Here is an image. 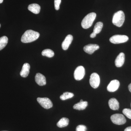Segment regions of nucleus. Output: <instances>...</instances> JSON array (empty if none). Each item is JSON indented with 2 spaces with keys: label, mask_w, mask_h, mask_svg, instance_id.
Returning <instances> with one entry per match:
<instances>
[{
  "label": "nucleus",
  "mask_w": 131,
  "mask_h": 131,
  "mask_svg": "<svg viewBox=\"0 0 131 131\" xmlns=\"http://www.w3.org/2000/svg\"><path fill=\"white\" fill-rule=\"evenodd\" d=\"M108 105L109 107L112 110H118L119 108V103L117 99L115 98H112L108 101Z\"/></svg>",
  "instance_id": "14"
},
{
  "label": "nucleus",
  "mask_w": 131,
  "mask_h": 131,
  "mask_svg": "<svg viewBox=\"0 0 131 131\" xmlns=\"http://www.w3.org/2000/svg\"><path fill=\"white\" fill-rule=\"evenodd\" d=\"M83 100H80V102H83Z\"/></svg>",
  "instance_id": "30"
},
{
  "label": "nucleus",
  "mask_w": 131,
  "mask_h": 131,
  "mask_svg": "<svg viewBox=\"0 0 131 131\" xmlns=\"http://www.w3.org/2000/svg\"><path fill=\"white\" fill-rule=\"evenodd\" d=\"M73 36L70 34H69L66 36L64 40L62 43V48L63 50H68L73 41Z\"/></svg>",
  "instance_id": "11"
},
{
  "label": "nucleus",
  "mask_w": 131,
  "mask_h": 131,
  "mask_svg": "<svg viewBox=\"0 0 131 131\" xmlns=\"http://www.w3.org/2000/svg\"><path fill=\"white\" fill-rule=\"evenodd\" d=\"M124 131H131V126H129L127 127V128L125 129Z\"/></svg>",
  "instance_id": "27"
},
{
  "label": "nucleus",
  "mask_w": 131,
  "mask_h": 131,
  "mask_svg": "<svg viewBox=\"0 0 131 131\" xmlns=\"http://www.w3.org/2000/svg\"><path fill=\"white\" fill-rule=\"evenodd\" d=\"M35 81L37 84L40 86L46 84V79L44 75L40 73H37L35 76Z\"/></svg>",
  "instance_id": "12"
},
{
  "label": "nucleus",
  "mask_w": 131,
  "mask_h": 131,
  "mask_svg": "<svg viewBox=\"0 0 131 131\" xmlns=\"http://www.w3.org/2000/svg\"><path fill=\"white\" fill-rule=\"evenodd\" d=\"M128 89H129V91L131 93V83L129 84V86H128Z\"/></svg>",
  "instance_id": "28"
},
{
  "label": "nucleus",
  "mask_w": 131,
  "mask_h": 131,
  "mask_svg": "<svg viewBox=\"0 0 131 131\" xmlns=\"http://www.w3.org/2000/svg\"><path fill=\"white\" fill-rule=\"evenodd\" d=\"M28 9L29 11L35 14H38L40 12V7L39 5L36 3L32 4L28 6Z\"/></svg>",
  "instance_id": "16"
},
{
  "label": "nucleus",
  "mask_w": 131,
  "mask_h": 131,
  "mask_svg": "<svg viewBox=\"0 0 131 131\" xmlns=\"http://www.w3.org/2000/svg\"><path fill=\"white\" fill-rule=\"evenodd\" d=\"M39 36L40 34L38 32L32 30H27L22 35L21 40L24 43H30L37 39Z\"/></svg>",
  "instance_id": "1"
},
{
  "label": "nucleus",
  "mask_w": 131,
  "mask_h": 131,
  "mask_svg": "<svg viewBox=\"0 0 131 131\" xmlns=\"http://www.w3.org/2000/svg\"><path fill=\"white\" fill-rule=\"evenodd\" d=\"M110 118L113 123L117 125H123L126 122V119L124 115L120 114L113 115Z\"/></svg>",
  "instance_id": "5"
},
{
  "label": "nucleus",
  "mask_w": 131,
  "mask_h": 131,
  "mask_svg": "<svg viewBox=\"0 0 131 131\" xmlns=\"http://www.w3.org/2000/svg\"><path fill=\"white\" fill-rule=\"evenodd\" d=\"M42 56L48 58H52L54 56V53L53 51L50 49H45L42 52Z\"/></svg>",
  "instance_id": "21"
},
{
  "label": "nucleus",
  "mask_w": 131,
  "mask_h": 131,
  "mask_svg": "<svg viewBox=\"0 0 131 131\" xmlns=\"http://www.w3.org/2000/svg\"><path fill=\"white\" fill-rule=\"evenodd\" d=\"M123 114L127 118L131 119V110L129 108H125L122 111Z\"/></svg>",
  "instance_id": "23"
},
{
  "label": "nucleus",
  "mask_w": 131,
  "mask_h": 131,
  "mask_svg": "<svg viewBox=\"0 0 131 131\" xmlns=\"http://www.w3.org/2000/svg\"><path fill=\"white\" fill-rule=\"evenodd\" d=\"M86 127L84 125H79L78 126L76 129V131H86Z\"/></svg>",
  "instance_id": "24"
},
{
  "label": "nucleus",
  "mask_w": 131,
  "mask_h": 131,
  "mask_svg": "<svg viewBox=\"0 0 131 131\" xmlns=\"http://www.w3.org/2000/svg\"><path fill=\"white\" fill-rule=\"evenodd\" d=\"M100 82V76L96 73L91 74L90 79V84L94 89L97 88L99 87Z\"/></svg>",
  "instance_id": "6"
},
{
  "label": "nucleus",
  "mask_w": 131,
  "mask_h": 131,
  "mask_svg": "<svg viewBox=\"0 0 131 131\" xmlns=\"http://www.w3.org/2000/svg\"><path fill=\"white\" fill-rule=\"evenodd\" d=\"M69 120V119L65 117L62 118L57 124V126L59 128H63L68 126Z\"/></svg>",
  "instance_id": "18"
},
{
  "label": "nucleus",
  "mask_w": 131,
  "mask_h": 131,
  "mask_svg": "<svg viewBox=\"0 0 131 131\" xmlns=\"http://www.w3.org/2000/svg\"><path fill=\"white\" fill-rule=\"evenodd\" d=\"M103 24L102 22L99 21L95 24L94 27L93 32L97 34L100 33L103 28Z\"/></svg>",
  "instance_id": "19"
},
{
  "label": "nucleus",
  "mask_w": 131,
  "mask_h": 131,
  "mask_svg": "<svg viewBox=\"0 0 131 131\" xmlns=\"http://www.w3.org/2000/svg\"><path fill=\"white\" fill-rule=\"evenodd\" d=\"M37 101L40 105L45 109H49L53 106V104L49 98L46 97H45V98L39 97L37 99Z\"/></svg>",
  "instance_id": "7"
},
{
  "label": "nucleus",
  "mask_w": 131,
  "mask_h": 131,
  "mask_svg": "<svg viewBox=\"0 0 131 131\" xmlns=\"http://www.w3.org/2000/svg\"><path fill=\"white\" fill-rule=\"evenodd\" d=\"M100 47L98 45L90 44L85 46L83 47V50L86 53L89 54H92L95 51L99 49Z\"/></svg>",
  "instance_id": "10"
},
{
  "label": "nucleus",
  "mask_w": 131,
  "mask_h": 131,
  "mask_svg": "<svg viewBox=\"0 0 131 131\" xmlns=\"http://www.w3.org/2000/svg\"><path fill=\"white\" fill-rule=\"evenodd\" d=\"M1 24H0V27H1Z\"/></svg>",
  "instance_id": "31"
},
{
  "label": "nucleus",
  "mask_w": 131,
  "mask_h": 131,
  "mask_svg": "<svg viewBox=\"0 0 131 131\" xmlns=\"http://www.w3.org/2000/svg\"><path fill=\"white\" fill-rule=\"evenodd\" d=\"M30 64L28 63L24 64L22 67V69L20 72V75L22 77L26 78L28 76L30 72Z\"/></svg>",
  "instance_id": "15"
},
{
  "label": "nucleus",
  "mask_w": 131,
  "mask_h": 131,
  "mask_svg": "<svg viewBox=\"0 0 131 131\" xmlns=\"http://www.w3.org/2000/svg\"><path fill=\"white\" fill-rule=\"evenodd\" d=\"M125 20V15L122 11H119L114 14L113 16V24L118 27L123 25Z\"/></svg>",
  "instance_id": "3"
},
{
  "label": "nucleus",
  "mask_w": 131,
  "mask_h": 131,
  "mask_svg": "<svg viewBox=\"0 0 131 131\" xmlns=\"http://www.w3.org/2000/svg\"><path fill=\"white\" fill-rule=\"evenodd\" d=\"M8 38L6 36H3L0 38V50L4 49L7 45Z\"/></svg>",
  "instance_id": "20"
},
{
  "label": "nucleus",
  "mask_w": 131,
  "mask_h": 131,
  "mask_svg": "<svg viewBox=\"0 0 131 131\" xmlns=\"http://www.w3.org/2000/svg\"><path fill=\"white\" fill-rule=\"evenodd\" d=\"M74 96L73 93L66 92L64 93L63 94L60 96V98L62 100H65L68 99L73 98Z\"/></svg>",
  "instance_id": "22"
},
{
  "label": "nucleus",
  "mask_w": 131,
  "mask_h": 131,
  "mask_svg": "<svg viewBox=\"0 0 131 131\" xmlns=\"http://www.w3.org/2000/svg\"><path fill=\"white\" fill-rule=\"evenodd\" d=\"M120 83L118 80H112L110 82L107 87V90L109 92H114L117 91L119 88Z\"/></svg>",
  "instance_id": "9"
},
{
  "label": "nucleus",
  "mask_w": 131,
  "mask_h": 131,
  "mask_svg": "<svg viewBox=\"0 0 131 131\" xmlns=\"http://www.w3.org/2000/svg\"><path fill=\"white\" fill-rule=\"evenodd\" d=\"M61 2V0H54V6L56 10H58L59 9Z\"/></svg>",
  "instance_id": "25"
},
{
  "label": "nucleus",
  "mask_w": 131,
  "mask_h": 131,
  "mask_svg": "<svg viewBox=\"0 0 131 131\" xmlns=\"http://www.w3.org/2000/svg\"><path fill=\"white\" fill-rule=\"evenodd\" d=\"M96 34H95V33H94V32L92 33L90 35V38H94L96 36Z\"/></svg>",
  "instance_id": "26"
},
{
  "label": "nucleus",
  "mask_w": 131,
  "mask_h": 131,
  "mask_svg": "<svg viewBox=\"0 0 131 131\" xmlns=\"http://www.w3.org/2000/svg\"><path fill=\"white\" fill-rule=\"evenodd\" d=\"M85 74V69L82 66H79L75 70L74 78L77 81H80L84 78Z\"/></svg>",
  "instance_id": "8"
},
{
  "label": "nucleus",
  "mask_w": 131,
  "mask_h": 131,
  "mask_svg": "<svg viewBox=\"0 0 131 131\" xmlns=\"http://www.w3.org/2000/svg\"></svg>",
  "instance_id": "32"
},
{
  "label": "nucleus",
  "mask_w": 131,
  "mask_h": 131,
  "mask_svg": "<svg viewBox=\"0 0 131 131\" xmlns=\"http://www.w3.org/2000/svg\"><path fill=\"white\" fill-rule=\"evenodd\" d=\"M129 37L125 35H115L110 38V41L113 44H119L127 42Z\"/></svg>",
  "instance_id": "4"
},
{
  "label": "nucleus",
  "mask_w": 131,
  "mask_h": 131,
  "mask_svg": "<svg viewBox=\"0 0 131 131\" xmlns=\"http://www.w3.org/2000/svg\"><path fill=\"white\" fill-rule=\"evenodd\" d=\"M88 102L87 101L80 102L73 106V108L79 110H84L88 106Z\"/></svg>",
  "instance_id": "17"
},
{
  "label": "nucleus",
  "mask_w": 131,
  "mask_h": 131,
  "mask_svg": "<svg viewBox=\"0 0 131 131\" xmlns=\"http://www.w3.org/2000/svg\"></svg>",
  "instance_id": "33"
},
{
  "label": "nucleus",
  "mask_w": 131,
  "mask_h": 131,
  "mask_svg": "<svg viewBox=\"0 0 131 131\" xmlns=\"http://www.w3.org/2000/svg\"><path fill=\"white\" fill-rule=\"evenodd\" d=\"M3 0H0V3H2L3 2Z\"/></svg>",
  "instance_id": "29"
},
{
  "label": "nucleus",
  "mask_w": 131,
  "mask_h": 131,
  "mask_svg": "<svg viewBox=\"0 0 131 131\" xmlns=\"http://www.w3.org/2000/svg\"><path fill=\"white\" fill-rule=\"evenodd\" d=\"M96 16V13H90L86 15L82 21L81 26L83 28L88 29L91 27Z\"/></svg>",
  "instance_id": "2"
},
{
  "label": "nucleus",
  "mask_w": 131,
  "mask_h": 131,
  "mask_svg": "<svg viewBox=\"0 0 131 131\" xmlns=\"http://www.w3.org/2000/svg\"><path fill=\"white\" fill-rule=\"evenodd\" d=\"M125 61V55L123 52H121L116 58L115 61V66L118 68L122 67Z\"/></svg>",
  "instance_id": "13"
}]
</instances>
